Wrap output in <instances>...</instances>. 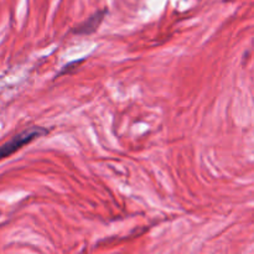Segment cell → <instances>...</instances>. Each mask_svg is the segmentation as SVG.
<instances>
[{"label":"cell","instance_id":"cell-1","mask_svg":"<svg viewBox=\"0 0 254 254\" xmlns=\"http://www.w3.org/2000/svg\"><path fill=\"white\" fill-rule=\"evenodd\" d=\"M49 129L42 128V127H31V128H27L25 130L20 131L19 134L12 136L6 143L0 145V159L9 158L10 155L19 151L25 145L49 134Z\"/></svg>","mask_w":254,"mask_h":254},{"label":"cell","instance_id":"cell-2","mask_svg":"<svg viewBox=\"0 0 254 254\" xmlns=\"http://www.w3.org/2000/svg\"><path fill=\"white\" fill-rule=\"evenodd\" d=\"M106 14H107L106 10H101V11L96 12V14L92 15L91 17H88V19H87L83 24L78 25V26H77V29L74 30V32H76V34H79V35L93 34L94 31H97V29H98L99 25L102 24V21H103Z\"/></svg>","mask_w":254,"mask_h":254}]
</instances>
